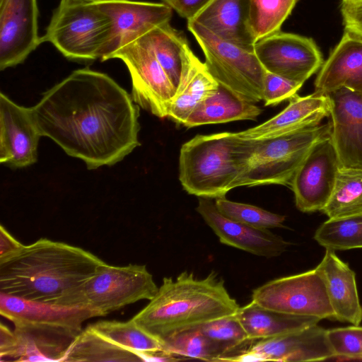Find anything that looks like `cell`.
I'll use <instances>...</instances> for the list:
<instances>
[{"label":"cell","instance_id":"obj_43","mask_svg":"<svg viewBox=\"0 0 362 362\" xmlns=\"http://www.w3.org/2000/svg\"><path fill=\"white\" fill-rule=\"evenodd\" d=\"M84 1L91 2V3H100L105 1H126V0H83Z\"/></svg>","mask_w":362,"mask_h":362},{"label":"cell","instance_id":"obj_34","mask_svg":"<svg viewBox=\"0 0 362 362\" xmlns=\"http://www.w3.org/2000/svg\"><path fill=\"white\" fill-rule=\"evenodd\" d=\"M296 1L250 0V25L256 40L280 31Z\"/></svg>","mask_w":362,"mask_h":362},{"label":"cell","instance_id":"obj_19","mask_svg":"<svg viewBox=\"0 0 362 362\" xmlns=\"http://www.w3.org/2000/svg\"><path fill=\"white\" fill-rule=\"evenodd\" d=\"M279 113L254 127L237 134L247 139L259 140L320 124L329 117L330 103L327 95L314 92L306 95H293Z\"/></svg>","mask_w":362,"mask_h":362},{"label":"cell","instance_id":"obj_17","mask_svg":"<svg viewBox=\"0 0 362 362\" xmlns=\"http://www.w3.org/2000/svg\"><path fill=\"white\" fill-rule=\"evenodd\" d=\"M96 4L114 23L112 37L100 58L103 62L120 47L169 23L173 16V8L165 3L126 0Z\"/></svg>","mask_w":362,"mask_h":362},{"label":"cell","instance_id":"obj_6","mask_svg":"<svg viewBox=\"0 0 362 362\" xmlns=\"http://www.w3.org/2000/svg\"><path fill=\"white\" fill-rule=\"evenodd\" d=\"M330 133L331 123L327 122L257 140L242 186L290 185L311 149Z\"/></svg>","mask_w":362,"mask_h":362},{"label":"cell","instance_id":"obj_33","mask_svg":"<svg viewBox=\"0 0 362 362\" xmlns=\"http://www.w3.org/2000/svg\"><path fill=\"white\" fill-rule=\"evenodd\" d=\"M163 349L185 359L219 361L222 349L202 332L199 326L176 333L162 341Z\"/></svg>","mask_w":362,"mask_h":362},{"label":"cell","instance_id":"obj_25","mask_svg":"<svg viewBox=\"0 0 362 362\" xmlns=\"http://www.w3.org/2000/svg\"><path fill=\"white\" fill-rule=\"evenodd\" d=\"M142 37L151 48L177 92L200 62L190 49L186 37L169 23L155 28Z\"/></svg>","mask_w":362,"mask_h":362},{"label":"cell","instance_id":"obj_2","mask_svg":"<svg viewBox=\"0 0 362 362\" xmlns=\"http://www.w3.org/2000/svg\"><path fill=\"white\" fill-rule=\"evenodd\" d=\"M105 262L65 243L40 238L0 259V292L61 306H86L84 285Z\"/></svg>","mask_w":362,"mask_h":362},{"label":"cell","instance_id":"obj_21","mask_svg":"<svg viewBox=\"0 0 362 362\" xmlns=\"http://www.w3.org/2000/svg\"><path fill=\"white\" fill-rule=\"evenodd\" d=\"M191 20L223 40L254 51L250 0H210Z\"/></svg>","mask_w":362,"mask_h":362},{"label":"cell","instance_id":"obj_12","mask_svg":"<svg viewBox=\"0 0 362 362\" xmlns=\"http://www.w3.org/2000/svg\"><path fill=\"white\" fill-rule=\"evenodd\" d=\"M254 52L265 71L302 84L324 62L312 38L281 30L258 40Z\"/></svg>","mask_w":362,"mask_h":362},{"label":"cell","instance_id":"obj_14","mask_svg":"<svg viewBox=\"0 0 362 362\" xmlns=\"http://www.w3.org/2000/svg\"><path fill=\"white\" fill-rule=\"evenodd\" d=\"M37 0H0V69L23 63L40 44Z\"/></svg>","mask_w":362,"mask_h":362},{"label":"cell","instance_id":"obj_40","mask_svg":"<svg viewBox=\"0 0 362 362\" xmlns=\"http://www.w3.org/2000/svg\"><path fill=\"white\" fill-rule=\"evenodd\" d=\"M181 17L192 19L210 0H162Z\"/></svg>","mask_w":362,"mask_h":362},{"label":"cell","instance_id":"obj_4","mask_svg":"<svg viewBox=\"0 0 362 362\" xmlns=\"http://www.w3.org/2000/svg\"><path fill=\"white\" fill-rule=\"evenodd\" d=\"M257 141L237 132L197 134L184 143L179 154V180L197 197H223L242 187Z\"/></svg>","mask_w":362,"mask_h":362},{"label":"cell","instance_id":"obj_1","mask_svg":"<svg viewBox=\"0 0 362 362\" xmlns=\"http://www.w3.org/2000/svg\"><path fill=\"white\" fill-rule=\"evenodd\" d=\"M106 74L74 71L33 107L42 136L89 170L112 165L140 146L139 106Z\"/></svg>","mask_w":362,"mask_h":362},{"label":"cell","instance_id":"obj_24","mask_svg":"<svg viewBox=\"0 0 362 362\" xmlns=\"http://www.w3.org/2000/svg\"><path fill=\"white\" fill-rule=\"evenodd\" d=\"M322 275L335 320L358 325L362 322L355 272L331 249L315 267Z\"/></svg>","mask_w":362,"mask_h":362},{"label":"cell","instance_id":"obj_8","mask_svg":"<svg viewBox=\"0 0 362 362\" xmlns=\"http://www.w3.org/2000/svg\"><path fill=\"white\" fill-rule=\"evenodd\" d=\"M252 300L284 313L335 320L324 279L316 268L267 282L252 291Z\"/></svg>","mask_w":362,"mask_h":362},{"label":"cell","instance_id":"obj_22","mask_svg":"<svg viewBox=\"0 0 362 362\" xmlns=\"http://www.w3.org/2000/svg\"><path fill=\"white\" fill-rule=\"evenodd\" d=\"M342 88L362 93V40L346 32L315 81V92L327 95Z\"/></svg>","mask_w":362,"mask_h":362},{"label":"cell","instance_id":"obj_38","mask_svg":"<svg viewBox=\"0 0 362 362\" xmlns=\"http://www.w3.org/2000/svg\"><path fill=\"white\" fill-rule=\"evenodd\" d=\"M302 83L290 81L266 71L262 90L265 106H274L297 94Z\"/></svg>","mask_w":362,"mask_h":362},{"label":"cell","instance_id":"obj_10","mask_svg":"<svg viewBox=\"0 0 362 362\" xmlns=\"http://www.w3.org/2000/svg\"><path fill=\"white\" fill-rule=\"evenodd\" d=\"M111 59H119L127 66L134 102L159 118L168 117L176 90L143 37L120 47Z\"/></svg>","mask_w":362,"mask_h":362},{"label":"cell","instance_id":"obj_41","mask_svg":"<svg viewBox=\"0 0 362 362\" xmlns=\"http://www.w3.org/2000/svg\"><path fill=\"white\" fill-rule=\"evenodd\" d=\"M23 245L16 240L1 225L0 226V259H3L18 250Z\"/></svg>","mask_w":362,"mask_h":362},{"label":"cell","instance_id":"obj_28","mask_svg":"<svg viewBox=\"0 0 362 362\" xmlns=\"http://www.w3.org/2000/svg\"><path fill=\"white\" fill-rule=\"evenodd\" d=\"M219 83L201 61L189 73L183 86L171 101L168 117L177 124L185 123L195 107L213 95Z\"/></svg>","mask_w":362,"mask_h":362},{"label":"cell","instance_id":"obj_32","mask_svg":"<svg viewBox=\"0 0 362 362\" xmlns=\"http://www.w3.org/2000/svg\"><path fill=\"white\" fill-rule=\"evenodd\" d=\"M314 239L325 248L334 251L362 248V212L328 218L316 230Z\"/></svg>","mask_w":362,"mask_h":362},{"label":"cell","instance_id":"obj_31","mask_svg":"<svg viewBox=\"0 0 362 362\" xmlns=\"http://www.w3.org/2000/svg\"><path fill=\"white\" fill-rule=\"evenodd\" d=\"M321 211L328 218L362 212V168L340 167L331 196Z\"/></svg>","mask_w":362,"mask_h":362},{"label":"cell","instance_id":"obj_36","mask_svg":"<svg viewBox=\"0 0 362 362\" xmlns=\"http://www.w3.org/2000/svg\"><path fill=\"white\" fill-rule=\"evenodd\" d=\"M214 199L218 211L234 221L264 229L284 227L285 216L270 212L256 206L233 202L225 197Z\"/></svg>","mask_w":362,"mask_h":362},{"label":"cell","instance_id":"obj_37","mask_svg":"<svg viewBox=\"0 0 362 362\" xmlns=\"http://www.w3.org/2000/svg\"><path fill=\"white\" fill-rule=\"evenodd\" d=\"M334 358L362 360V326L351 325L327 329Z\"/></svg>","mask_w":362,"mask_h":362},{"label":"cell","instance_id":"obj_23","mask_svg":"<svg viewBox=\"0 0 362 362\" xmlns=\"http://www.w3.org/2000/svg\"><path fill=\"white\" fill-rule=\"evenodd\" d=\"M16 345L6 360L64 361L76 332L56 327L14 324Z\"/></svg>","mask_w":362,"mask_h":362},{"label":"cell","instance_id":"obj_9","mask_svg":"<svg viewBox=\"0 0 362 362\" xmlns=\"http://www.w3.org/2000/svg\"><path fill=\"white\" fill-rule=\"evenodd\" d=\"M158 288L145 265L104 262L84 285L86 306L105 316L141 300H151Z\"/></svg>","mask_w":362,"mask_h":362},{"label":"cell","instance_id":"obj_27","mask_svg":"<svg viewBox=\"0 0 362 362\" xmlns=\"http://www.w3.org/2000/svg\"><path fill=\"white\" fill-rule=\"evenodd\" d=\"M250 341L274 337L318 324L317 317L284 313L260 306L254 301L235 314Z\"/></svg>","mask_w":362,"mask_h":362},{"label":"cell","instance_id":"obj_7","mask_svg":"<svg viewBox=\"0 0 362 362\" xmlns=\"http://www.w3.org/2000/svg\"><path fill=\"white\" fill-rule=\"evenodd\" d=\"M187 28L203 51L209 72L221 86L249 102L262 100L266 71L254 51L217 37L191 19Z\"/></svg>","mask_w":362,"mask_h":362},{"label":"cell","instance_id":"obj_3","mask_svg":"<svg viewBox=\"0 0 362 362\" xmlns=\"http://www.w3.org/2000/svg\"><path fill=\"white\" fill-rule=\"evenodd\" d=\"M239 308L216 272L199 279L185 271L175 279L164 277L156 296L132 318L162 342L183 330L235 315Z\"/></svg>","mask_w":362,"mask_h":362},{"label":"cell","instance_id":"obj_29","mask_svg":"<svg viewBox=\"0 0 362 362\" xmlns=\"http://www.w3.org/2000/svg\"><path fill=\"white\" fill-rule=\"evenodd\" d=\"M64 361H143L137 354L120 347L87 327L74 340Z\"/></svg>","mask_w":362,"mask_h":362},{"label":"cell","instance_id":"obj_35","mask_svg":"<svg viewBox=\"0 0 362 362\" xmlns=\"http://www.w3.org/2000/svg\"><path fill=\"white\" fill-rule=\"evenodd\" d=\"M203 334L223 351L219 361L250 341L235 314L216 319L199 326Z\"/></svg>","mask_w":362,"mask_h":362},{"label":"cell","instance_id":"obj_13","mask_svg":"<svg viewBox=\"0 0 362 362\" xmlns=\"http://www.w3.org/2000/svg\"><path fill=\"white\" fill-rule=\"evenodd\" d=\"M340 167L330 136L314 146L290 184L299 211L310 213L323 209L331 196Z\"/></svg>","mask_w":362,"mask_h":362},{"label":"cell","instance_id":"obj_11","mask_svg":"<svg viewBox=\"0 0 362 362\" xmlns=\"http://www.w3.org/2000/svg\"><path fill=\"white\" fill-rule=\"evenodd\" d=\"M332 358L327 329L315 324L286 334L250 341L222 361H319Z\"/></svg>","mask_w":362,"mask_h":362},{"label":"cell","instance_id":"obj_5","mask_svg":"<svg viewBox=\"0 0 362 362\" xmlns=\"http://www.w3.org/2000/svg\"><path fill=\"white\" fill-rule=\"evenodd\" d=\"M113 28L111 16L98 4L61 0L53 11L42 42L51 43L71 60L100 59Z\"/></svg>","mask_w":362,"mask_h":362},{"label":"cell","instance_id":"obj_39","mask_svg":"<svg viewBox=\"0 0 362 362\" xmlns=\"http://www.w3.org/2000/svg\"><path fill=\"white\" fill-rule=\"evenodd\" d=\"M340 11L344 32L362 40V0H341Z\"/></svg>","mask_w":362,"mask_h":362},{"label":"cell","instance_id":"obj_42","mask_svg":"<svg viewBox=\"0 0 362 362\" xmlns=\"http://www.w3.org/2000/svg\"><path fill=\"white\" fill-rule=\"evenodd\" d=\"M16 341L13 331L1 323L0 325V358L4 361L13 351Z\"/></svg>","mask_w":362,"mask_h":362},{"label":"cell","instance_id":"obj_15","mask_svg":"<svg viewBox=\"0 0 362 362\" xmlns=\"http://www.w3.org/2000/svg\"><path fill=\"white\" fill-rule=\"evenodd\" d=\"M41 136L33 107L0 93V163L13 168L33 165Z\"/></svg>","mask_w":362,"mask_h":362},{"label":"cell","instance_id":"obj_20","mask_svg":"<svg viewBox=\"0 0 362 362\" xmlns=\"http://www.w3.org/2000/svg\"><path fill=\"white\" fill-rule=\"evenodd\" d=\"M0 313L15 323L56 327L80 333L82 324L97 314L86 306H61L0 292Z\"/></svg>","mask_w":362,"mask_h":362},{"label":"cell","instance_id":"obj_16","mask_svg":"<svg viewBox=\"0 0 362 362\" xmlns=\"http://www.w3.org/2000/svg\"><path fill=\"white\" fill-rule=\"evenodd\" d=\"M196 211L222 244L266 258L281 255L290 245V243L269 229L254 227L226 217L217 209L214 199L198 197Z\"/></svg>","mask_w":362,"mask_h":362},{"label":"cell","instance_id":"obj_30","mask_svg":"<svg viewBox=\"0 0 362 362\" xmlns=\"http://www.w3.org/2000/svg\"><path fill=\"white\" fill-rule=\"evenodd\" d=\"M87 327L116 345L137 354L141 358L144 354L163 349L162 342L144 330L133 318L125 322L102 320Z\"/></svg>","mask_w":362,"mask_h":362},{"label":"cell","instance_id":"obj_44","mask_svg":"<svg viewBox=\"0 0 362 362\" xmlns=\"http://www.w3.org/2000/svg\"><path fill=\"white\" fill-rule=\"evenodd\" d=\"M64 1H83V0H64Z\"/></svg>","mask_w":362,"mask_h":362},{"label":"cell","instance_id":"obj_26","mask_svg":"<svg viewBox=\"0 0 362 362\" xmlns=\"http://www.w3.org/2000/svg\"><path fill=\"white\" fill-rule=\"evenodd\" d=\"M262 112L256 103L239 98L219 84L213 95L195 107L183 126L192 128L238 120H256Z\"/></svg>","mask_w":362,"mask_h":362},{"label":"cell","instance_id":"obj_18","mask_svg":"<svg viewBox=\"0 0 362 362\" xmlns=\"http://www.w3.org/2000/svg\"><path fill=\"white\" fill-rule=\"evenodd\" d=\"M327 95L330 138L341 167L362 168V93L342 88Z\"/></svg>","mask_w":362,"mask_h":362}]
</instances>
